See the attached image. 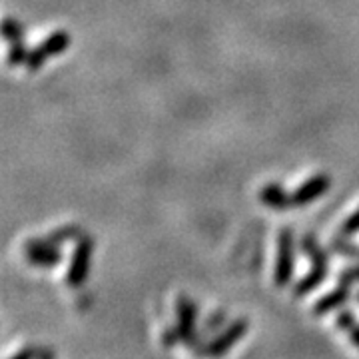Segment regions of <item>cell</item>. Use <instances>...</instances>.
I'll return each mask as SVG.
<instances>
[{"label": "cell", "mask_w": 359, "mask_h": 359, "mask_svg": "<svg viewBox=\"0 0 359 359\" xmlns=\"http://www.w3.org/2000/svg\"><path fill=\"white\" fill-rule=\"evenodd\" d=\"M248 327H250V323L245 318H240V320H233L226 327V330H222L210 344H205V346H200L196 349V353L200 355V358H208V359H218L224 358L228 351H230L231 347L236 346L238 341H242L244 339L245 332H248Z\"/></svg>", "instance_id": "obj_1"}, {"label": "cell", "mask_w": 359, "mask_h": 359, "mask_svg": "<svg viewBox=\"0 0 359 359\" xmlns=\"http://www.w3.org/2000/svg\"><path fill=\"white\" fill-rule=\"evenodd\" d=\"M176 316H178V325L176 332L182 344H186L192 349L200 347V337L196 332V320H198V308L194 304V299H190L188 295H180L176 299Z\"/></svg>", "instance_id": "obj_2"}, {"label": "cell", "mask_w": 359, "mask_h": 359, "mask_svg": "<svg viewBox=\"0 0 359 359\" xmlns=\"http://www.w3.org/2000/svg\"><path fill=\"white\" fill-rule=\"evenodd\" d=\"M92 250H94L92 238L86 236V233H82L78 238L74 254H72V259H70V266H68V273H66V282H68L70 287H80L88 280Z\"/></svg>", "instance_id": "obj_3"}, {"label": "cell", "mask_w": 359, "mask_h": 359, "mask_svg": "<svg viewBox=\"0 0 359 359\" xmlns=\"http://www.w3.org/2000/svg\"><path fill=\"white\" fill-rule=\"evenodd\" d=\"M295 252H294V231L283 228L278 238V259H276V271L273 282L280 287H285L294 278Z\"/></svg>", "instance_id": "obj_4"}, {"label": "cell", "mask_w": 359, "mask_h": 359, "mask_svg": "<svg viewBox=\"0 0 359 359\" xmlns=\"http://www.w3.org/2000/svg\"><path fill=\"white\" fill-rule=\"evenodd\" d=\"M70 34L68 30H56L54 34H50L44 42H40L34 50L28 54V60H26V68L30 72L39 70L40 66L44 65L48 58L56 56V54H62V52L70 46Z\"/></svg>", "instance_id": "obj_5"}, {"label": "cell", "mask_w": 359, "mask_h": 359, "mask_svg": "<svg viewBox=\"0 0 359 359\" xmlns=\"http://www.w3.org/2000/svg\"><path fill=\"white\" fill-rule=\"evenodd\" d=\"M332 180L327 174H316L308 182H304L294 194H292V204L294 205H308L321 198L323 194L330 190Z\"/></svg>", "instance_id": "obj_6"}, {"label": "cell", "mask_w": 359, "mask_h": 359, "mask_svg": "<svg viewBox=\"0 0 359 359\" xmlns=\"http://www.w3.org/2000/svg\"><path fill=\"white\" fill-rule=\"evenodd\" d=\"M26 262L36 268H54L62 262V252L58 248L40 244L39 240H30L25 245Z\"/></svg>", "instance_id": "obj_7"}, {"label": "cell", "mask_w": 359, "mask_h": 359, "mask_svg": "<svg viewBox=\"0 0 359 359\" xmlns=\"http://www.w3.org/2000/svg\"><path fill=\"white\" fill-rule=\"evenodd\" d=\"M349 297H351V285H347V283H339L337 287H334L332 292H327V294L323 295V297H320V299L313 304L311 313H313L316 318L327 316L330 311H335V309L344 308L347 302H349Z\"/></svg>", "instance_id": "obj_8"}, {"label": "cell", "mask_w": 359, "mask_h": 359, "mask_svg": "<svg viewBox=\"0 0 359 359\" xmlns=\"http://www.w3.org/2000/svg\"><path fill=\"white\" fill-rule=\"evenodd\" d=\"M327 278V264H311L308 276H304L299 282L295 283L294 295L295 297H304V295L311 294L320 287L321 283Z\"/></svg>", "instance_id": "obj_9"}, {"label": "cell", "mask_w": 359, "mask_h": 359, "mask_svg": "<svg viewBox=\"0 0 359 359\" xmlns=\"http://www.w3.org/2000/svg\"><path fill=\"white\" fill-rule=\"evenodd\" d=\"M259 200L264 204L271 208V210H290L292 208V196H287V192L283 190V186L280 184H266L262 190H259Z\"/></svg>", "instance_id": "obj_10"}, {"label": "cell", "mask_w": 359, "mask_h": 359, "mask_svg": "<svg viewBox=\"0 0 359 359\" xmlns=\"http://www.w3.org/2000/svg\"><path fill=\"white\" fill-rule=\"evenodd\" d=\"M80 236H82L80 228H76V226H66V228H58L56 231H52L50 236H46V238H39V242L44 245L56 248L58 244L68 242V240H78Z\"/></svg>", "instance_id": "obj_11"}, {"label": "cell", "mask_w": 359, "mask_h": 359, "mask_svg": "<svg viewBox=\"0 0 359 359\" xmlns=\"http://www.w3.org/2000/svg\"><path fill=\"white\" fill-rule=\"evenodd\" d=\"M302 250L308 254V257L311 259V264H327V254H325V250L318 244V240H316L311 233L302 238Z\"/></svg>", "instance_id": "obj_12"}, {"label": "cell", "mask_w": 359, "mask_h": 359, "mask_svg": "<svg viewBox=\"0 0 359 359\" xmlns=\"http://www.w3.org/2000/svg\"><path fill=\"white\" fill-rule=\"evenodd\" d=\"M2 34H4V39L8 40V42H20L22 36H25V28H22V25L18 20L6 18L4 25H2Z\"/></svg>", "instance_id": "obj_13"}, {"label": "cell", "mask_w": 359, "mask_h": 359, "mask_svg": "<svg viewBox=\"0 0 359 359\" xmlns=\"http://www.w3.org/2000/svg\"><path fill=\"white\" fill-rule=\"evenodd\" d=\"M28 54H30V52L25 48L22 40H20V42H13V48H11V52H8V65L11 66L26 65Z\"/></svg>", "instance_id": "obj_14"}, {"label": "cell", "mask_w": 359, "mask_h": 359, "mask_svg": "<svg viewBox=\"0 0 359 359\" xmlns=\"http://www.w3.org/2000/svg\"><path fill=\"white\" fill-rule=\"evenodd\" d=\"M359 231V208L349 216L346 218V222L341 224V228H339V236H344V238H349V236H353V233H358Z\"/></svg>", "instance_id": "obj_15"}, {"label": "cell", "mask_w": 359, "mask_h": 359, "mask_svg": "<svg viewBox=\"0 0 359 359\" xmlns=\"http://www.w3.org/2000/svg\"><path fill=\"white\" fill-rule=\"evenodd\" d=\"M355 321H358L355 320V313L349 311V309H341V311L335 316V325H337L339 330H344V332H347Z\"/></svg>", "instance_id": "obj_16"}, {"label": "cell", "mask_w": 359, "mask_h": 359, "mask_svg": "<svg viewBox=\"0 0 359 359\" xmlns=\"http://www.w3.org/2000/svg\"><path fill=\"white\" fill-rule=\"evenodd\" d=\"M334 250L346 257H359V248H355V245L349 244L347 240H344V236H341V240H334Z\"/></svg>", "instance_id": "obj_17"}, {"label": "cell", "mask_w": 359, "mask_h": 359, "mask_svg": "<svg viewBox=\"0 0 359 359\" xmlns=\"http://www.w3.org/2000/svg\"><path fill=\"white\" fill-rule=\"evenodd\" d=\"M353 282H359V266H355V268H347L339 273V283L351 285Z\"/></svg>", "instance_id": "obj_18"}, {"label": "cell", "mask_w": 359, "mask_h": 359, "mask_svg": "<svg viewBox=\"0 0 359 359\" xmlns=\"http://www.w3.org/2000/svg\"><path fill=\"white\" fill-rule=\"evenodd\" d=\"M39 351L36 347H25L20 351H16L11 359H39Z\"/></svg>", "instance_id": "obj_19"}, {"label": "cell", "mask_w": 359, "mask_h": 359, "mask_svg": "<svg viewBox=\"0 0 359 359\" xmlns=\"http://www.w3.org/2000/svg\"><path fill=\"white\" fill-rule=\"evenodd\" d=\"M346 334L349 335V339L353 341V346L359 347V323H358V321H355V323H353V325H351V327L347 330Z\"/></svg>", "instance_id": "obj_20"}, {"label": "cell", "mask_w": 359, "mask_h": 359, "mask_svg": "<svg viewBox=\"0 0 359 359\" xmlns=\"http://www.w3.org/2000/svg\"><path fill=\"white\" fill-rule=\"evenodd\" d=\"M39 359H54L52 349H48V347H42V349L39 351Z\"/></svg>", "instance_id": "obj_21"}, {"label": "cell", "mask_w": 359, "mask_h": 359, "mask_svg": "<svg viewBox=\"0 0 359 359\" xmlns=\"http://www.w3.org/2000/svg\"><path fill=\"white\" fill-rule=\"evenodd\" d=\"M358 302H359V294H358Z\"/></svg>", "instance_id": "obj_22"}]
</instances>
